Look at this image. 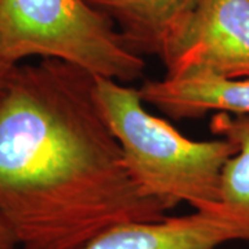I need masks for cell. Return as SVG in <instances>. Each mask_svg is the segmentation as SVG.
Returning a JSON list of instances; mask_svg holds the SVG:
<instances>
[{"label":"cell","mask_w":249,"mask_h":249,"mask_svg":"<svg viewBox=\"0 0 249 249\" xmlns=\"http://www.w3.org/2000/svg\"><path fill=\"white\" fill-rule=\"evenodd\" d=\"M166 211L130 178L94 75L52 58L13 68L0 100V217L18 245L83 249Z\"/></svg>","instance_id":"1"},{"label":"cell","mask_w":249,"mask_h":249,"mask_svg":"<svg viewBox=\"0 0 249 249\" xmlns=\"http://www.w3.org/2000/svg\"><path fill=\"white\" fill-rule=\"evenodd\" d=\"M101 111L115 134L124 165L142 196L173 209L186 202L206 212L219 202L220 176L237 152L227 139L196 142L150 114L140 90L96 76Z\"/></svg>","instance_id":"2"},{"label":"cell","mask_w":249,"mask_h":249,"mask_svg":"<svg viewBox=\"0 0 249 249\" xmlns=\"http://www.w3.org/2000/svg\"><path fill=\"white\" fill-rule=\"evenodd\" d=\"M29 57L121 83L139 79L145 68L115 24L86 0H0V64L14 68Z\"/></svg>","instance_id":"3"},{"label":"cell","mask_w":249,"mask_h":249,"mask_svg":"<svg viewBox=\"0 0 249 249\" xmlns=\"http://www.w3.org/2000/svg\"><path fill=\"white\" fill-rule=\"evenodd\" d=\"M160 58L166 78L198 71L249 78V0H196Z\"/></svg>","instance_id":"4"},{"label":"cell","mask_w":249,"mask_h":249,"mask_svg":"<svg viewBox=\"0 0 249 249\" xmlns=\"http://www.w3.org/2000/svg\"><path fill=\"white\" fill-rule=\"evenodd\" d=\"M144 103L172 119H196L208 112L249 115V78L227 79L209 72H187L173 78L147 80Z\"/></svg>","instance_id":"5"},{"label":"cell","mask_w":249,"mask_h":249,"mask_svg":"<svg viewBox=\"0 0 249 249\" xmlns=\"http://www.w3.org/2000/svg\"><path fill=\"white\" fill-rule=\"evenodd\" d=\"M237 241L222 217L196 212L165 217L160 222H132L112 226L90 240L83 249H216Z\"/></svg>","instance_id":"6"},{"label":"cell","mask_w":249,"mask_h":249,"mask_svg":"<svg viewBox=\"0 0 249 249\" xmlns=\"http://www.w3.org/2000/svg\"><path fill=\"white\" fill-rule=\"evenodd\" d=\"M106 14L137 54L158 55L196 0H86Z\"/></svg>","instance_id":"7"},{"label":"cell","mask_w":249,"mask_h":249,"mask_svg":"<svg viewBox=\"0 0 249 249\" xmlns=\"http://www.w3.org/2000/svg\"><path fill=\"white\" fill-rule=\"evenodd\" d=\"M209 126L212 133L234 142L237 152L222 170L219 202L205 213L222 217L237 240L249 241V115L216 112Z\"/></svg>","instance_id":"8"},{"label":"cell","mask_w":249,"mask_h":249,"mask_svg":"<svg viewBox=\"0 0 249 249\" xmlns=\"http://www.w3.org/2000/svg\"><path fill=\"white\" fill-rule=\"evenodd\" d=\"M17 245L14 234L11 232L4 220L0 217V249H16Z\"/></svg>","instance_id":"9"},{"label":"cell","mask_w":249,"mask_h":249,"mask_svg":"<svg viewBox=\"0 0 249 249\" xmlns=\"http://www.w3.org/2000/svg\"><path fill=\"white\" fill-rule=\"evenodd\" d=\"M11 71H13V68L4 67V65L0 64V100L3 97L4 90H6V85H7V80H9Z\"/></svg>","instance_id":"10"}]
</instances>
